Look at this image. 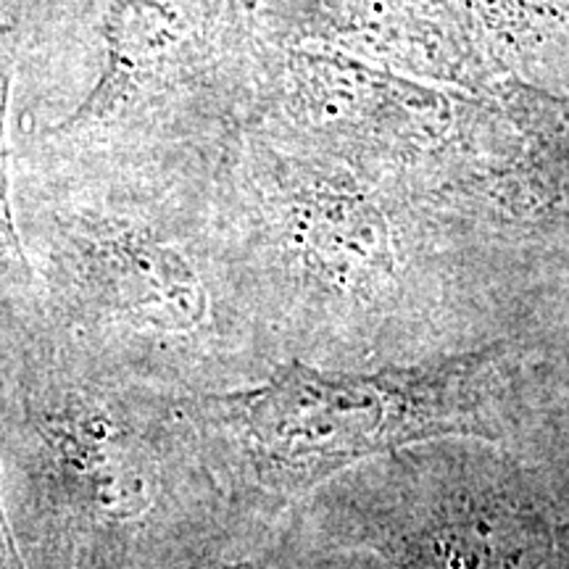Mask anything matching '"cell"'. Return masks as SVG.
<instances>
[{
  "mask_svg": "<svg viewBox=\"0 0 569 569\" xmlns=\"http://www.w3.org/2000/svg\"><path fill=\"white\" fill-rule=\"evenodd\" d=\"M21 38V0H0V338L32 343L42 336L38 284L17 224L11 161V92Z\"/></svg>",
  "mask_w": 569,
  "mask_h": 569,
  "instance_id": "cell-5",
  "label": "cell"
},
{
  "mask_svg": "<svg viewBox=\"0 0 569 569\" xmlns=\"http://www.w3.org/2000/svg\"><path fill=\"white\" fill-rule=\"evenodd\" d=\"M90 96L38 132L42 156H117L180 132L190 101L217 88L238 53L240 0H117Z\"/></svg>",
  "mask_w": 569,
  "mask_h": 569,
  "instance_id": "cell-3",
  "label": "cell"
},
{
  "mask_svg": "<svg viewBox=\"0 0 569 569\" xmlns=\"http://www.w3.org/2000/svg\"><path fill=\"white\" fill-rule=\"evenodd\" d=\"M493 351L359 375L288 365L251 390L198 398L190 415L230 440L261 488L296 496L396 448L493 438Z\"/></svg>",
  "mask_w": 569,
  "mask_h": 569,
  "instance_id": "cell-2",
  "label": "cell"
},
{
  "mask_svg": "<svg viewBox=\"0 0 569 569\" xmlns=\"http://www.w3.org/2000/svg\"><path fill=\"white\" fill-rule=\"evenodd\" d=\"M0 478L27 569H132L169 511V446L109 377L0 338Z\"/></svg>",
  "mask_w": 569,
  "mask_h": 569,
  "instance_id": "cell-1",
  "label": "cell"
},
{
  "mask_svg": "<svg viewBox=\"0 0 569 569\" xmlns=\"http://www.w3.org/2000/svg\"><path fill=\"white\" fill-rule=\"evenodd\" d=\"M0 569H27L24 561H21L17 538H13L9 511H6L3 478H0Z\"/></svg>",
  "mask_w": 569,
  "mask_h": 569,
  "instance_id": "cell-6",
  "label": "cell"
},
{
  "mask_svg": "<svg viewBox=\"0 0 569 569\" xmlns=\"http://www.w3.org/2000/svg\"><path fill=\"white\" fill-rule=\"evenodd\" d=\"M365 543L396 569H543L557 528L490 467L415 469L411 488L375 507Z\"/></svg>",
  "mask_w": 569,
  "mask_h": 569,
  "instance_id": "cell-4",
  "label": "cell"
}]
</instances>
